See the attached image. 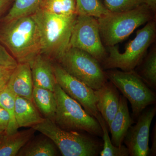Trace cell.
Instances as JSON below:
<instances>
[{"label": "cell", "mask_w": 156, "mask_h": 156, "mask_svg": "<svg viewBox=\"0 0 156 156\" xmlns=\"http://www.w3.org/2000/svg\"><path fill=\"white\" fill-rule=\"evenodd\" d=\"M0 43L18 63H30L41 52L40 32L31 15L2 21Z\"/></svg>", "instance_id": "obj_1"}, {"label": "cell", "mask_w": 156, "mask_h": 156, "mask_svg": "<svg viewBox=\"0 0 156 156\" xmlns=\"http://www.w3.org/2000/svg\"><path fill=\"white\" fill-rule=\"evenodd\" d=\"M31 15L40 32L41 54L51 61H58L70 47L77 15H58L38 9Z\"/></svg>", "instance_id": "obj_2"}, {"label": "cell", "mask_w": 156, "mask_h": 156, "mask_svg": "<svg viewBox=\"0 0 156 156\" xmlns=\"http://www.w3.org/2000/svg\"><path fill=\"white\" fill-rule=\"evenodd\" d=\"M31 128L50 138L63 156H97L102 149L103 142L98 136L64 130L49 119Z\"/></svg>", "instance_id": "obj_3"}, {"label": "cell", "mask_w": 156, "mask_h": 156, "mask_svg": "<svg viewBox=\"0 0 156 156\" xmlns=\"http://www.w3.org/2000/svg\"><path fill=\"white\" fill-rule=\"evenodd\" d=\"M154 18V13L145 4L128 11L109 12L97 18L102 41L107 47L115 46Z\"/></svg>", "instance_id": "obj_4"}, {"label": "cell", "mask_w": 156, "mask_h": 156, "mask_svg": "<svg viewBox=\"0 0 156 156\" xmlns=\"http://www.w3.org/2000/svg\"><path fill=\"white\" fill-rule=\"evenodd\" d=\"M54 92L56 102L54 122L57 126L67 131L87 132L98 137L102 136V129L97 120L66 94L57 83Z\"/></svg>", "instance_id": "obj_5"}, {"label": "cell", "mask_w": 156, "mask_h": 156, "mask_svg": "<svg viewBox=\"0 0 156 156\" xmlns=\"http://www.w3.org/2000/svg\"><path fill=\"white\" fill-rule=\"evenodd\" d=\"M156 35V22L153 20L137 31L135 38L123 53L116 45L108 47L107 56L101 64L102 68L120 69L125 71L134 69L142 62L148 48L154 41Z\"/></svg>", "instance_id": "obj_6"}, {"label": "cell", "mask_w": 156, "mask_h": 156, "mask_svg": "<svg viewBox=\"0 0 156 156\" xmlns=\"http://www.w3.org/2000/svg\"><path fill=\"white\" fill-rule=\"evenodd\" d=\"M105 72L108 80L131 103L133 119H137L144 109L155 104V93L134 69L125 71L110 69Z\"/></svg>", "instance_id": "obj_7"}, {"label": "cell", "mask_w": 156, "mask_h": 156, "mask_svg": "<svg viewBox=\"0 0 156 156\" xmlns=\"http://www.w3.org/2000/svg\"><path fill=\"white\" fill-rule=\"evenodd\" d=\"M56 62L93 90L99 89L108 80L106 72L99 62L78 48L69 47Z\"/></svg>", "instance_id": "obj_8"}, {"label": "cell", "mask_w": 156, "mask_h": 156, "mask_svg": "<svg viewBox=\"0 0 156 156\" xmlns=\"http://www.w3.org/2000/svg\"><path fill=\"white\" fill-rule=\"evenodd\" d=\"M69 47L89 53L101 65L108 55L101 37L97 18L77 15L73 28Z\"/></svg>", "instance_id": "obj_9"}, {"label": "cell", "mask_w": 156, "mask_h": 156, "mask_svg": "<svg viewBox=\"0 0 156 156\" xmlns=\"http://www.w3.org/2000/svg\"><path fill=\"white\" fill-rule=\"evenodd\" d=\"M52 62L57 83L66 94L80 103L88 114L96 118L99 112L96 108L97 98L94 90L69 73L58 62Z\"/></svg>", "instance_id": "obj_10"}, {"label": "cell", "mask_w": 156, "mask_h": 156, "mask_svg": "<svg viewBox=\"0 0 156 156\" xmlns=\"http://www.w3.org/2000/svg\"><path fill=\"white\" fill-rule=\"evenodd\" d=\"M156 113L155 105L148 106L138 117L136 124L128 129L124 142L129 156H148L150 130Z\"/></svg>", "instance_id": "obj_11"}, {"label": "cell", "mask_w": 156, "mask_h": 156, "mask_svg": "<svg viewBox=\"0 0 156 156\" xmlns=\"http://www.w3.org/2000/svg\"><path fill=\"white\" fill-rule=\"evenodd\" d=\"M96 108L108 126L116 114L119 104L120 94L116 87L108 81L99 89L94 90Z\"/></svg>", "instance_id": "obj_12"}, {"label": "cell", "mask_w": 156, "mask_h": 156, "mask_svg": "<svg viewBox=\"0 0 156 156\" xmlns=\"http://www.w3.org/2000/svg\"><path fill=\"white\" fill-rule=\"evenodd\" d=\"M29 63L34 87L54 92L57 82L53 71V62L41 53Z\"/></svg>", "instance_id": "obj_13"}, {"label": "cell", "mask_w": 156, "mask_h": 156, "mask_svg": "<svg viewBox=\"0 0 156 156\" xmlns=\"http://www.w3.org/2000/svg\"><path fill=\"white\" fill-rule=\"evenodd\" d=\"M135 122L129 112L128 100L123 95H120L118 112L108 127L113 145L120 147L123 144L128 129Z\"/></svg>", "instance_id": "obj_14"}, {"label": "cell", "mask_w": 156, "mask_h": 156, "mask_svg": "<svg viewBox=\"0 0 156 156\" xmlns=\"http://www.w3.org/2000/svg\"><path fill=\"white\" fill-rule=\"evenodd\" d=\"M7 87L16 96L33 101L34 85L29 63H18L11 75Z\"/></svg>", "instance_id": "obj_15"}, {"label": "cell", "mask_w": 156, "mask_h": 156, "mask_svg": "<svg viewBox=\"0 0 156 156\" xmlns=\"http://www.w3.org/2000/svg\"><path fill=\"white\" fill-rule=\"evenodd\" d=\"M14 112L18 128H31L41 122L45 119L39 112L32 100L20 96L15 97Z\"/></svg>", "instance_id": "obj_16"}, {"label": "cell", "mask_w": 156, "mask_h": 156, "mask_svg": "<svg viewBox=\"0 0 156 156\" xmlns=\"http://www.w3.org/2000/svg\"><path fill=\"white\" fill-rule=\"evenodd\" d=\"M36 131L31 128L12 134H0V156H17L21 148L33 137Z\"/></svg>", "instance_id": "obj_17"}, {"label": "cell", "mask_w": 156, "mask_h": 156, "mask_svg": "<svg viewBox=\"0 0 156 156\" xmlns=\"http://www.w3.org/2000/svg\"><path fill=\"white\" fill-rule=\"evenodd\" d=\"M33 137L20 149L17 156H56L59 155L58 148L46 135Z\"/></svg>", "instance_id": "obj_18"}, {"label": "cell", "mask_w": 156, "mask_h": 156, "mask_svg": "<svg viewBox=\"0 0 156 156\" xmlns=\"http://www.w3.org/2000/svg\"><path fill=\"white\" fill-rule=\"evenodd\" d=\"M32 100L37 108L44 118L54 122L56 102L54 92L48 89L34 87Z\"/></svg>", "instance_id": "obj_19"}, {"label": "cell", "mask_w": 156, "mask_h": 156, "mask_svg": "<svg viewBox=\"0 0 156 156\" xmlns=\"http://www.w3.org/2000/svg\"><path fill=\"white\" fill-rule=\"evenodd\" d=\"M43 0H14L2 21H7L33 14L38 10Z\"/></svg>", "instance_id": "obj_20"}, {"label": "cell", "mask_w": 156, "mask_h": 156, "mask_svg": "<svg viewBox=\"0 0 156 156\" xmlns=\"http://www.w3.org/2000/svg\"><path fill=\"white\" fill-rule=\"evenodd\" d=\"M96 119L98 121L102 131L101 137L103 140L102 149L99 154L101 156H128V149L126 146L122 144L120 147L113 145L108 134V128L106 122L100 113L98 112Z\"/></svg>", "instance_id": "obj_21"}, {"label": "cell", "mask_w": 156, "mask_h": 156, "mask_svg": "<svg viewBox=\"0 0 156 156\" xmlns=\"http://www.w3.org/2000/svg\"><path fill=\"white\" fill-rule=\"evenodd\" d=\"M136 73L151 89H156V50L155 48L148 54Z\"/></svg>", "instance_id": "obj_22"}, {"label": "cell", "mask_w": 156, "mask_h": 156, "mask_svg": "<svg viewBox=\"0 0 156 156\" xmlns=\"http://www.w3.org/2000/svg\"><path fill=\"white\" fill-rule=\"evenodd\" d=\"M39 9L58 15L76 14L75 0H43Z\"/></svg>", "instance_id": "obj_23"}, {"label": "cell", "mask_w": 156, "mask_h": 156, "mask_svg": "<svg viewBox=\"0 0 156 156\" xmlns=\"http://www.w3.org/2000/svg\"><path fill=\"white\" fill-rule=\"evenodd\" d=\"M16 95L8 89L7 86L0 91V106L9 113L10 122L8 128L5 133L12 134L18 131V127L15 120V101Z\"/></svg>", "instance_id": "obj_24"}, {"label": "cell", "mask_w": 156, "mask_h": 156, "mask_svg": "<svg viewBox=\"0 0 156 156\" xmlns=\"http://www.w3.org/2000/svg\"><path fill=\"white\" fill-rule=\"evenodd\" d=\"M77 15L99 18L108 14L109 11L99 0H75Z\"/></svg>", "instance_id": "obj_25"}, {"label": "cell", "mask_w": 156, "mask_h": 156, "mask_svg": "<svg viewBox=\"0 0 156 156\" xmlns=\"http://www.w3.org/2000/svg\"><path fill=\"white\" fill-rule=\"evenodd\" d=\"M104 5L111 12H120L135 9L144 3V0H104Z\"/></svg>", "instance_id": "obj_26"}, {"label": "cell", "mask_w": 156, "mask_h": 156, "mask_svg": "<svg viewBox=\"0 0 156 156\" xmlns=\"http://www.w3.org/2000/svg\"><path fill=\"white\" fill-rule=\"evenodd\" d=\"M18 62L2 45L0 44V66L16 67Z\"/></svg>", "instance_id": "obj_27"}, {"label": "cell", "mask_w": 156, "mask_h": 156, "mask_svg": "<svg viewBox=\"0 0 156 156\" xmlns=\"http://www.w3.org/2000/svg\"><path fill=\"white\" fill-rule=\"evenodd\" d=\"M15 68L0 66V91L8 85Z\"/></svg>", "instance_id": "obj_28"}, {"label": "cell", "mask_w": 156, "mask_h": 156, "mask_svg": "<svg viewBox=\"0 0 156 156\" xmlns=\"http://www.w3.org/2000/svg\"><path fill=\"white\" fill-rule=\"evenodd\" d=\"M10 122V116L6 110L0 106V134L5 132Z\"/></svg>", "instance_id": "obj_29"}, {"label": "cell", "mask_w": 156, "mask_h": 156, "mask_svg": "<svg viewBox=\"0 0 156 156\" xmlns=\"http://www.w3.org/2000/svg\"><path fill=\"white\" fill-rule=\"evenodd\" d=\"M156 124L154 126L151 135V146L150 148L148 156H155L156 155Z\"/></svg>", "instance_id": "obj_30"}, {"label": "cell", "mask_w": 156, "mask_h": 156, "mask_svg": "<svg viewBox=\"0 0 156 156\" xmlns=\"http://www.w3.org/2000/svg\"><path fill=\"white\" fill-rule=\"evenodd\" d=\"M14 0H0V19L8 9L10 8Z\"/></svg>", "instance_id": "obj_31"}, {"label": "cell", "mask_w": 156, "mask_h": 156, "mask_svg": "<svg viewBox=\"0 0 156 156\" xmlns=\"http://www.w3.org/2000/svg\"><path fill=\"white\" fill-rule=\"evenodd\" d=\"M144 3L148 6L151 11L155 13L156 11V0H144Z\"/></svg>", "instance_id": "obj_32"}]
</instances>
